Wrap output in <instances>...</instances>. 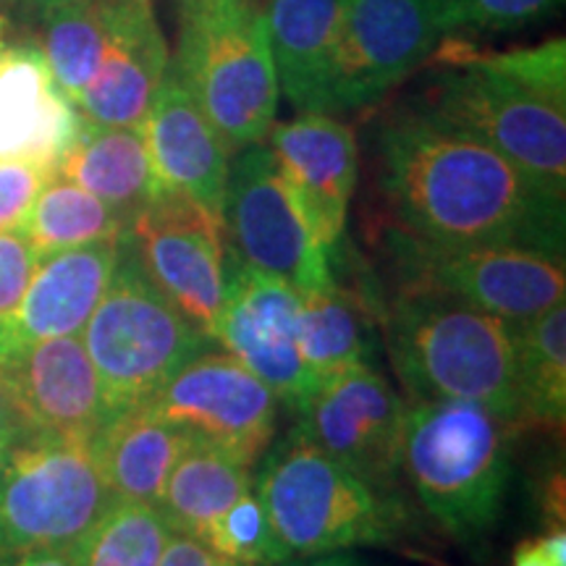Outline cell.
Segmentation results:
<instances>
[{
    "mask_svg": "<svg viewBox=\"0 0 566 566\" xmlns=\"http://www.w3.org/2000/svg\"><path fill=\"white\" fill-rule=\"evenodd\" d=\"M378 189L394 229L436 244L522 247L564 258L566 195L485 142L401 105L375 137Z\"/></svg>",
    "mask_w": 566,
    "mask_h": 566,
    "instance_id": "6da1fadb",
    "label": "cell"
},
{
    "mask_svg": "<svg viewBox=\"0 0 566 566\" xmlns=\"http://www.w3.org/2000/svg\"><path fill=\"white\" fill-rule=\"evenodd\" d=\"M436 53L441 69L412 105L485 142L551 192L566 195L564 40L506 53H454L441 42Z\"/></svg>",
    "mask_w": 566,
    "mask_h": 566,
    "instance_id": "7a4b0ae2",
    "label": "cell"
},
{
    "mask_svg": "<svg viewBox=\"0 0 566 566\" xmlns=\"http://www.w3.org/2000/svg\"><path fill=\"white\" fill-rule=\"evenodd\" d=\"M380 323L409 401H467L522 428L514 323L428 289H396Z\"/></svg>",
    "mask_w": 566,
    "mask_h": 566,
    "instance_id": "3957f363",
    "label": "cell"
},
{
    "mask_svg": "<svg viewBox=\"0 0 566 566\" xmlns=\"http://www.w3.org/2000/svg\"><path fill=\"white\" fill-rule=\"evenodd\" d=\"M254 491L292 558L394 546L409 535V512L399 493L365 483L300 428L271 443Z\"/></svg>",
    "mask_w": 566,
    "mask_h": 566,
    "instance_id": "277c9868",
    "label": "cell"
},
{
    "mask_svg": "<svg viewBox=\"0 0 566 566\" xmlns=\"http://www.w3.org/2000/svg\"><path fill=\"white\" fill-rule=\"evenodd\" d=\"M514 424L467 401H407L401 472L430 520L459 543L491 533L504 509Z\"/></svg>",
    "mask_w": 566,
    "mask_h": 566,
    "instance_id": "5b68a950",
    "label": "cell"
},
{
    "mask_svg": "<svg viewBox=\"0 0 566 566\" xmlns=\"http://www.w3.org/2000/svg\"><path fill=\"white\" fill-rule=\"evenodd\" d=\"M171 61L231 155L268 137L279 111L265 17L258 0H176Z\"/></svg>",
    "mask_w": 566,
    "mask_h": 566,
    "instance_id": "8992f818",
    "label": "cell"
},
{
    "mask_svg": "<svg viewBox=\"0 0 566 566\" xmlns=\"http://www.w3.org/2000/svg\"><path fill=\"white\" fill-rule=\"evenodd\" d=\"M113 501L87 438H13L0 459V556L71 551Z\"/></svg>",
    "mask_w": 566,
    "mask_h": 566,
    "instance_id": "52a82bcc",
    "label": "cell"
},
{
    "mask_svg": "<svg viewBox=\"0 0 566 566\" xmlns=\"http://www.w3.org/2000/svg\"><path fill=\"white\" fill-rule=\"evenodd\" d=\"M80 338L101 378L111 417L147 405L208 346V338L147 281L124 242L108 289Z\"/></svg>",
    "mask_w": 566,
    "mask_h": 566,
    "instance_id": "ba28073f",
    "label": "cell"
},
{
    "mask_svg": "<svg viewBox=\"0 0 566 566\" xmlns=\"http://www.w3.org/2000/svg\"><path fill=\"white\" fill-rule=\"evenodd\" d=\"M396 289H428L472 307L527 321L564 302V258L522 247L436 244L391 229L386 233Z\"/></svg>",
    "mask_w": 566,
    "mask_h": 566,
    "instance_id": "9c48e42d",
    "label": "cell"
},
{
    "mask_svg": "<svg viewBox=\"0 0 566 566\" xmlns=\"http://www.w3.org/2000/svg\"><path fill=\"white\" fill-rule=\"evenodd\" d=\"M122 242L147 281L212 342L229 286L223 218L160 189L129 218Z\"/></svg>",
    "mask_w": 566,
    "mask_h": 566,
    "instance_id": "30bf717a",
    "label": "cell"
},
{
    "mask_svg": "<svg viewBox=\"0 0 566 566\" xmlns=\"http://www.w3.org/2000/svg\"><path fill=\"white\" fill-rule=\"evenodd\" d=\"M231 158L223 229L239 260L292 283L300 294L331 286L336 275L328 252L310 229L271 147L258 142Z\"/></svg>",
    "mask_w": 566,
    "mask_h": 566,
    "instance_id": "8fae6325",
    "label": "cell"
},
{
    "mask_svg": "<svg viewBox=\"0 0 566 566\" xmlns=\"http://www.w3.org/2000/svg\"><path fill=\"white\" fill-rule=\"evenodd\" d=\"M192 441L254 470L279 436L281 399L229 352H200L147 401Z\"/></svg>",
    "mask_w": 566,
    "mask_h": 566,
    "instance_id": "7c38bea8",
    "label": "cell"
},
{
    "mask_svg": "<svg viewBox=\"0 0 566 566\" xmlns=\"http://www.w3.org/2000/svg\"><path fill=\"white\" fill-rule=\"evenodd\" d=\"M446 30L438 0H349L321 111H363L436 55Z\"/></svg>",
    "mask_w": 566,
    "mask_h": 566,
    "instance_id": "4fadbf2b",
    "label": "cell"
},
{
    "mask_svg": "<svg viewBox=\"0 0 566 566\" xmlns=\"http://www.w3.org/2000/svg\"><path fill=\"white\" fill-rule=\"evenodd\" d=\"M294 428L331 459L380 491L396 493L407 430V401L373 365L317 384L296 409Z\"/></svg>",
    "mask_w": 566,
    "mask_h": 566,
    "instance_id": "5bb4252c",
    "label": "cell"
},
{
    "mask_svg": "<svg viewBox=\"0 0 566 566\" xmlns=\"http://www.w3.org/2000/svg\"><path fill=\"white\" fill-rule=\"evenodd\" d=\"M302 294L292 283L231 260L216 338L296 412L317 388L300 349Z\"/></svg>",
    "mask_w": 566,
    "mask_h": 566,
    "instance_id": "9a60e30c",
    "label": "cell"
},
{
    "mask_svg": "<svg viewBox=\"0 0 566 566\" xmlns=\"http://www.w3.org/2000/svg\"><path fill=\"white\" fill-rule=\"evenodd\" d=\"M0 386L24 433L92 438L111 420L80 336L45 338L0 363Z\"/></svg>",
    "mask_w": 566,
    "mask_h": 566,
    "instance_id": "2e32d148",
    "label": "cell"
},
{
    "mask_svg": "<svg viewBox=\"0 0 566 566\" xmlns=\"http://www.w3.org/2000/svg\"><path fill=\"white\" fill-rule=\"evenodd\" d=\"M268 139L315 239L334 258L359 174L354 132L328 113L302 111L292 122L273 124Z\"/></svg>",
    "mask_w": 566,
    "mask_h": 566,
    "instance_id": "e0dca14e",
    "label": "cell"
},
{
    "mask_svg": "<svg viewBox=\"0 0 566 566\" xmlns=\"http://www.w3.org/2000/svg\"><path fill=\"white\" fill-rule=\"evenodd\" d=\"M103 17V59L74 101L84 122L142 126L168 69V48L153 0H97Z\"/></svg>",
    "mask_w": 566,
    "mask_h": 566,
    "instance_id": "ac0fdd59",
    "label": "cell"
},
{
    "mask_svg": "<svg viewBox=\"0 0 566 566\" xmlns=\"http://www.w3.org/2000/svg\"><path fill=\"white\" fill-rule=\"evenodd\" d=\"M142 134L160 189L187 195L223 218L231 150L171 61L142 122Z\"/></svg>",
    "mask_w": 566,
    "mask_h": 566,
    "instance_id": "d6986e66",
    "label": "cell"
},
{
    "mask_svg": "<svg viewBox=\"0 0 566 566\" xmlns=\"http://www.w3.org/2000/svg\"><path fill=\"white\" fill-rule=\"evenodd\" d=\"M122 258V239L40 258L17 313L0 323V363L45 338L80 336Z\"/></svg>",
    "mask_w": 566,
    "mask_h": 566,
    "instance_id": "ffe728a7",
    "label": "cell"
},
{
    "mask_svg": "<svg viewBox=\"0 0 566 566\" xmlns=\"http://www.w3.org/2000/svg\"><path fill=\"white\" fill-rule=\"evenodd\" d=\"M80 113L55 84L40 45H0V160H38L55 171Z\"/></svg>",
    "mask_w": 566,
    "mask_h": 566,
    "instance_id": "44dd1931",
    "label": "cell"
},
{
    "mask_svg": "<svg viewBox=\"0 0 566 566\" xmlns=\"http://www.w3.org/2000/svg\"><path fill=\"white\" fill-rule=\"evenodd\" d=\"M349 0H268L265 32L279 90L300 111H321Z\"/></svg>",
    "mask_w": 566,
    "mask_h": 566,
    "instance_id": "7402d4cb",
    "label": "cell"
},
{
    "mask_svg": "<svg viewBox=\"0 0 566 566\" xmlns=\"http://www.w3.org/2000/svg\"><path fill=\"white\" fill-rule=\"evenodd\" d=\"M189 438L150 405L116 412L92 438L97 462L116 501L158 506L176 459Z\"/></svg>",
    "mask_w": 566,
    "mask_h": 566,
    "instance_id": "603a6c76",
    "label": "cell"
},
{
    "mask_svg": "<svg viewBox=\"0 0 566 566\" xmlns=\"http://www.w3.org/2000/svg\"><path fill=\"white\" fill-rule=\"evenodd\" d=\"M55 176L80 184L124 218L160 192L142 126H97L82 116L74 139L55 163Z\"/></svg>",
    "mask_w": 566,
    "mask_h": 566,
    "instance_id": "cb8c5ba5",
    "label": "cell"
},
{
    "mask_svg": "<svg viewBox=\"0 0 566 566\" xmlns=\"http://www.w3.org/2000/svg\"><path fill=\"white\" fill-rule=\"evenodd\" d=\"M254 488L250 467L208 443L189 441L166 480L158 509L176 533L200 537L239 495Z\"/></svg>",
    "mask_w": 566,
    "mask_h": 566,
    "instance_id": "d4e9b609",
    "label": "cell"
},
{
    "mask_svg": "<svg viewBox=\"0 0 566 566\" xmlns=\"http://www.w3.org/2000/svg\"><path fill=\"white\" fill-rule=\"evenodd\" d=\"M300 349L317 384L357 365H373L370 317L357 296L338 286L302 294Z\"/></svg>",
    "mask_w": 566,
    "mask_h": 566,
    "instance_id": "484cf974",
    "label": "cell"
},
{
    "mask_svg": "<svg viewBox=\"0 0 566 566\" xmlns=\"http://www.w3.org/2000/svg\"><path fill=\"white\" fill-rule=\"evenodd\" d=\"M516 388L522 424H556L566 415V307L564 302L546 313L514 323Z\"/></svg>",
    "mask_w": 566,
    "mask_h": 566,
    "instance_id": "4316f807",
    "label": "cell"
},
{
    "mask_svg": "<svg viewBox=\"0 0 566 566\" xmlns=\"http://www.w3.org/2000/svg\"><path fill=\"white\" fill-rule=\"evenodd\" d=\"M126 226H129V218H124L101 197L53 174L19 229L32 244L34 254L48 258V254L74 250V247L122 239Z\"/></svg>",
    "mask_w": 566,
    "mask_h": 566,
    "instance_id": "83f0119b",
    "label": "cell"
},
{
    "mask_svg": "<svg viewBox=\"0 0 566 566\" xmlns=\"http://www.w3.org/2000/svg\"><path fill=\"white\" fill-rule=\"evenodd\" d=\"M42 45L55 84L74 105L103 59V17L97 0H53L40 6Z\"/></svg>",
    "mask_w": 566,
    "mask_h": 566,
    "instance_id": "f1b7e54d",
    "label": "cell"
},
{
    "mask_svg": "<svg viewBox=\"0 0 566 566\" xmlns=\"http://www.w3.org/2000/svg\"><path fill=\"white\" fill-rule=\"evenodd\" d=\"M171 535L174 527L158 506L113 501L71 554L76 566H160Z\"/></svg>",
    "mask_w": 566,
    "mask_h": 566,
    "instance_id": "f546056e",
    "label": "cell"
},
{
    "mask_svg": "<svg viewBox=\"0 0 566 566\" xmlns=\"http://www.w3.org/2000/svg\"><path fill=\"white\" fill-rule=\"evenodd\" d=\"M212 551L244 566H279L289 562L286 548L275 537L258 491L239 495L226 512L200 535Z\"/></svg>",
    "mask_w": 566,
    "mask_h": 566,
    "instance_id": "4dcf8cb0",
    "label": "cell"
},
{
    "mask_svg": "<svg viewBox=\"0 0 566 566\" xmlns=\"http://www.w3.org/2000/svg\"><path fill=\"white\" fill-rule=\"evenodd\" d=\"M564 0H438L446 38L454 32H514L554 17Z\"/></svg>",
    "mask_w": 566,
    "mask_h": 566,
    "instance_id": "1f68e13d",
    "label": "cell"
},
{
    "mask_svg": "<svg viewBox=\"0 0 566 566\" xmlns=\"http://www.w3.org/2000/svg\"><path fill=\"white\" fill-rule=\"evenodd\" d=\"M53 174L38 160H0V229H19Z\"/></svg>",
    "mask_w": 566,
    "mask_h": 566,
    "instance_id": "d6a6232c",
    "label": "cell"
},
{
    "mask_svg": "<svg viewBox=\"0 0 566 566\" xmlns=\"http://www.w3.org/2000/svg\"><path fill=\"white\" fill-rule=\"evenodd\" d=\"M40 258L21 229H0V323L17 313Z\"/></svg>",
    "mask_w": 566,
    "mask_h": 566,
    "instance_id": "836d02e7",
    "label": "cell"
},
{
    "mask_svg": "<svg viewBox=\"0 0 566 566\" xmlns=\"http://www.w3.org/2000/svg\"><path fill=\"white\" fill-rule=\"evenodd\" d=\"M160 566H244L233 558L212 551L208 543L189 533H176L168 537V546L163 551Z\"/></svg>",
    "mask_w": 566,
    "mask_h": 566,
    "instance_id": "e575fe53",
    "label": "cell"
},
{
    "mask_svg": "<svg viewBox=\"0 0 566 566\" xmlns=\"http://www.w3.org/2000/svg\"><path fill=\"white\" fill-rule=\"evenodd\" d=\"M0 566H76V558L71 551H27L0 556Z\"/></svg>",
    "mask_w": 566,
    "mask_h": 566,
    "instance_id": "d590c367",
    "label": "cell"
},
{
    "mask_svg": "<svg viewBox=\"0 0 566 566\" xmlns=\"http://www.w3.org/2000/svg\"><path fill=\"white\" fill-rule=\"evenodd\" d=\"M541 554L548 558L551 566H566V530L564 525H554L548 535L535 537Z\"/></svg>",
    "mask_w": 566,
    "mask_h": 566,
    "instance_id": "8d00e7d4",
    "label": "cell"
},
{
    "mask_svg": "<svg viewBox=\"0 0 566 566\" xmlns=\"http://www.w3.org/2000/svg\"><path fill=\"white\" fill-rule=\"evenodd\" d=\"M279 566H365L359 562L357 556H349V554H323V556H310V558H300V562H283Z\"/></svg>",
    "mask_w": 566,
    "mask_h": 566,
    "instance_id": "74e56055",
    "label": "cell"
},
{
    "mask_svg": "<svg viewBox=\"0 0 566 566\" xmlns=\"http://www.w3.org/2000/svg\"><path fill=\"white\" fill-rule=\"evenodd\" d=\"M512 566H551L548 558L541 554V548H537V541H522L520 546L514 548V556H512Z\"/></svg>",
    "mask_w": 566,
    "mask_h": 566,
    "instance_id": "f35d334b",
    "label": "cell"
},
{
    "mask_svg": "<svg viewBox=\"0 0 566 566\" xmlns=\"http://www.w3.org/2000/svg\"><path fill=\"white\" fill-rule=\"evenodd\" d=\"M19 0H0V45H6L13 27V11H17Z\"/></svg>",
    "mask_w": 566,
    "mask_h": 566,
    "instance_id": "ab89813d",
    "label": "cell"
},
{
    "mask_svg": "<svg viewBox=\"0 0 566 566\" xmlns=\"http://www.w3.org/2000/svg\"><path fill=\"white\" fill-rule=\"evenodd\" d=\"M30 3H34L40 9V6H45V3H53V0H30Z\"/></svg>",
    "mask_w": 566,
    "mask_h": 566,
    "instance_id": "60d3db41",
    "label": "cell"
},
{
    "mask_svg": "<svg viewBox=\"0 0 566 566\" xmlns=\"http://www.w3.org/2000/svg\"><path fill=\"white\" fill-rule=\"evenodd\" d=\"M6 446H9V443H6L3 438H0V459H3V451H6Z\"/></svg>",
    "mask_w": 566,
    "mask_h": 566,
    "instance_id": "b9f144b4",
    "label": "cell"
}]
</instances>
